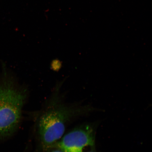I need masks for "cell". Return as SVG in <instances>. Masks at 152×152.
Segmentation results:
<instances>
[{"label":"cell","instance_id":"1","mask_svg":"<svg viewBox=\"0 0 152 152\" xmlns=\"http://www.w3.org/2000/svg\"><path fill=\"white\" fill-rule=\"evenodd\" d=\"M18 82L5 74L0 83V140L12 136L20 124L27 93Z\"/></svg>","mask_w":152,"mask_h":152},{"label":"cell","instance_id":"2","mask_svg":"<svg viewBox=\"0 0 152 152\" xmlns=\"http://www.w3.org/2000/svg\"><path fill=\"white\" fill-rule=\"evenodd\" d=\"M40 117L38 132L44 150L54 146L65 132L67 121L74 110L57 103L53 104Z\"/></svg>","mask_w":152,"mask_h":152},{"label":"cell","instance_id":"3","mask_svg":"<svg viewBox=\"0 0 152 152\" xmlns=\"http://www.w3.org/2000/svg\"><path fill=\"white\" fill-rule=\"evenodd\" d=\"M94 144L92 130L87 127L68 133L57 142L56 146L63 152H83L85 147Z\"/></svg>","mask_w":152,"mask_h":152},{"label":"cell","instance_id":"4","mask_svg":"<svg viewBox=\"0 0 152 152\" xmlns=\"http://www.w3.org/2000/svg\"><path fill=\"white\" fill-rule=\"evenodd\" d=\"M45 152H63L58 148L54 149L53 147L45 150Z\"/></svg>","mask_w":152,"mask_h":152},{"label":"cell","instance_id":"5","mask_svg":"<svg viewBox=\"0 0 152 152\" xmlns=\"http://www.w3.org/2000/svg\"><path fill=\"white\" fill-rule=\"evenodd\" d=\"M93 152V151H90V152Z\"/></svg>","mask_w":152,"mask_h":152}]
</instances>
